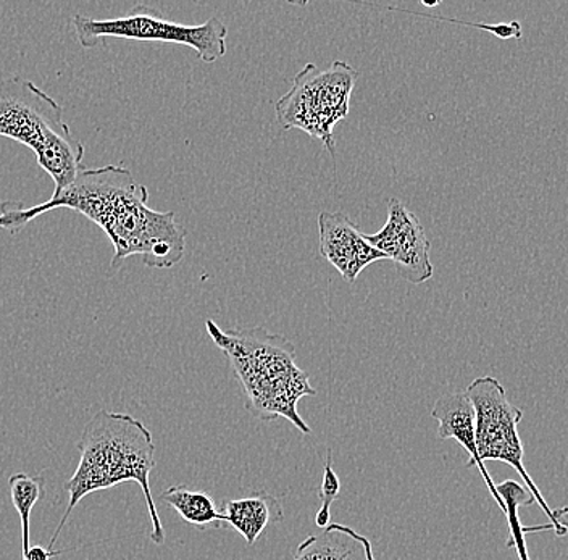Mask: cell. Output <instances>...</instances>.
<instances>
[{
    "mask_svg": "<svg viewBox=\"0 0 568 560\" xmlns=\"http://www.w3.org/2000/svg\"><path fill=\"white\" fill-rule=\"evenodd\" d=\"M62 105L33 81L21 77L0 81V136L27 145L38 165L53 180V194L62 193L77 179L84 145L74 140L63 120Z\"/></svg>",
    "mask_w": 568,
    "mask_h": 560,
    "instance_id": "4",
    "label": "cell"
},
{
    "mask_svg": "<svg viewBox=\"0 0 568 560\" xmlns=\"http://www.w3.org/2000/svg\"><path fill=\"white\" fill-rule=\"evenodd\" d=\"M80 462L73 477L65 483L69 507L63 513L49 549L59 540L63 527L69 522L74 507L92 492L105 491L116 485L134 481L144 492L149 517H151V540L154 544L165 542V530L160 522L158 507L151 491V471L155 469V445L151 430L130 414L101 410L84 427L78 441Z\"/></svg>",
    "mask_w": 568,
    "mask_h": 560,
    "instance_id": "2",
    "label": "cell"
},
{
    "mask_svg": "<svg viewBox=\"0 0 568 560\" xmlns=\"http://www.w3.org/2000/svg\"><path fill=\"white\" fill-rule=\"evenodd\" d=\"M365 237L376 251L396 264L406 282L422 285L433 278L432 244L420 220L404 207L403 202L390 200L385 226L375 235Z\"/></svg>",
    "mask_w": 568,
    "mask_h": 560,
    "instance_id": "8",
    "label": "cell"
},
{
    "mask_svg": "<svg viewBox=\"0 0 568 560\" xmlns=\"http://www.w3.org/2000/svg\"><path fill=\"white\" fill-rule=\"evenodd\" d=\"M358 73L346 62H333L326 70L307 63L294 78L293 88L276 104L278 122L286 130L305 131L335 154L333 131L346 119Z\"/></svg>",
    "mask_w": 568,
    "mask_h": 560,
    "instance_id": "5",
    "label": "cell"
},
{
    "mask_svg": "<svg viewBox=\"0 0 568 560\" xmlns=\"http://www.w3.org/2000/svg\"><path fill=\"white\" fill-rule=\"evenodd\" d=\"M78 42L84 49H92L109 38L131 39V41L169 42V44L187 45L199 59L213 63L226 54L229 28L219 17L195 27L175 23L162 19L158 10L138 6L130 16L120 19L95 20L78 16L71 20Z\"/></svg>",
    "mask_w": 568,
    "mask_h": 560,
    "instance_id": "6",
    "label": "cell"
},
{
    "mask_svg": "<svg viewBox=\"0 0 568 560\" xmlns=\"http://www.w3.org/2000/svg\"><path fill=\"white\" fill-rule=\"evenodd\" d=\"M294 560H375L367 538L344 525H328L320 537L307 538Z\"/></svg>",
    "mask_w": 568,
    "mask_h": 560,
    "instance_id": "11",
    "label": "cell"
},
{
    "mask_svg": "<svg viewBox=\"0 0 568 560\" xmlns=\"http://www.w3.org/2000/svg\"><path fill=\"white\" fill-rule=\"evenodd\" d=\"M496 489L500 498H503L504 505H506V519L507 523H509V538H507L506 546L517 551L518 560H530L528 558V546L527 541H525V534L536 533V531H554L552 523L539 525V527H524L520 523L518 510L521 507L536 505L530 491L514 480L503 481V483L496 485Z\"/></svg>",
    "mask_w": 568,
    "mask_h": 560,
    "instance_id": "13",
    "label": "cell"
},
{
    "mask_svg": "<svg viewBox=\"0 0 568 560\" xmlns=\"http://www.w3.org/2000/svg\"><path fill=\"white\" fill-rule=\"evenodd\" d=\"M162 501L172 506L181 519L195 527L220 528L225 522L223 510L216 509L211 495L186 487H172L162 492Z\"/></svg>",
    "mask_w": 568,
    "mask_h": 560,
    "instance_id": "14",
    "label": "cell"
},
{
    "mask_svg": "<svg viewBox=\"0 0 568 560\" xmlns=\"http://www.w3.org/2000/svg\"><path fill=\"white\" fill-rule=\"evenodd\" d=\"M341 481L337 478L336 471L333 470V457L332 451H328L326 457L325 469H323V481L322 488H320L318 498L322 499V507L315 517V523L318 528L325 530L329 525V509H332L333 502L339 495Z\"/></svg>",
    "mask_w": 568,
    "mask_h": 560,
    "instance_id": "15",
    "label": "cell"
},
{
    "mask_svg": "<svg viewBox=\"0 0 568 560\" xmlns=\"http://www.w3.org/2000/svg\"><path fill=\"white\" fill-rule=\"evenodd\" d=\"M205 326L243 385L247 413L262 421L286 418L301 434L311 435L297 404L317 391L307 371L297 365L294 344L264 326L226 332L213 320L205 322Z\"/></svg>",
    "mask_w": 568,
    "mask_h": 560,
    "instance_id": "3",
    "label": "cell"
},
{
    "mask_svg": "<svg viewBox=\"0 0 568 560\" xmlns=\"http://www.w3.org/2000/svg\"><path fill=\"white\" fill-rule=\"evenodd\" d=\"M554 533L557 538H564L568 534V506L559 507L552 510Z\"/></svg>",
    "mask_w": 568,
    "mask_h": 560,
    "instance_id": "17",
    "label": "cell"
},
{
    "mask_svg": "<svg viewBox=\"0 0 568 560\" xmlns=\"http://www.w3.org/2000/svg\"><path fill=\"white\" fill-rule=\"evenodd\" d=\"M465 395L475 409V441L481 462L499 460L513 467L554 527L552 510L524 466V445L518 435L524 410L507 399L506 388L495 377L477 378L467 386Z\"/></svg>",
    "mask_w": 568,
    "mask_h": 560,
    "instance_id": "7",
    "label": "cell"
},
{
    "mask_svg": "<svg viewBox=\"0 0 568 560\" xmlns=\"http://www.w3.org/2000/svg\"><path fill=\"white\" fill-rule=\"evenodd\" d=\"M0 228L7 230L10 235H17L24 226L28 220L24 217V205L20 202L7 201L0 204Z\"/></svg>",
    "mask_w": 568,
    "mask_h": 560,
    "instance_id": "16",
    "label": "cell"
},
{
    "mask_svg": "<svg viewBox=\"0 0 568 560\" xmlns=\"http://www.w3.org/2000/svg\"><path fill=\"white\" fill-rule=\"evenodd\" d=\"M432 417L438 420V438L456 439L457 442L468 452L467 467H477L485 480L486 487L495 498L496 505L506 516V505L497 492L495 481L491 475L486 470L485 462H481L477 451V441H475V409L470 399L464 393H450L436 400L432 410Z\"/></svg>",
    "mask_w": 568,
    "mask_h": 560,
    "instance_id": "10",
    "label": "cell"
},
{
    "mask_svg": "<svg viewBox=\"0 0 568 560\" xmlns=\"http://www.w3.org/2000/svg\"><path fill=\"white\" fill-rule=\"evenodd\" d=\"M149 191L123 166L81 169L62 193L34 207H24L28 223L55 208H70L91 220L109 236L113 246L110 268L119 271L124 261L140 255L145 267H175L186 253V233L173 212L149 207Z\"/></svg>",
    "mask_w": 568,
    "mask_h": 560,
    "instance_id": "1",
    "label": "cell"
},
{
    "mask_svg": "<svg viewBox=\"0 0 568 560\" xmlns=\"http://www.w3.org/2000/svg\"><path fill=\"white\" fill-rule=\"evenodd\" d=\"M225 522L243 534L248 546L255 544L270 523H280L284 512L275 496L262 491L248 498L230 501L223 510Z\"/></svg>",
    "mask_w": 568,
    "mask_h": 560,
    "instance_id": "12",
    "label": "cell"
},
{
    "mask_svg": "<svg viewBox=\"0 0 568 560\" xmlns=\"http://www.w3.org/2000/svg\"><path fill=\"white\" fill-rule=\"evenodd\" d=\"M320 254L341 273L347 283H355L373 262L386 261L385 255L368 243L353 220L339 212H323L318 217Z\"/></svg>",
    "mask_w": 568,
    "mask_h": 560,
    "instance_id": "9",
    "label": "cell"
}]
</instances>
